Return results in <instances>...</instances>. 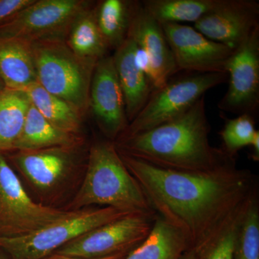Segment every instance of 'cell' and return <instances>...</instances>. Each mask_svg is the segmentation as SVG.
I'll return each mask as SVG.
<instances>
[{"label": "cell", "mask_w": 259, "mask_h": 259, "mask_svg": "<svg viewBox=\"0 0 259 259\" xmlns=\"http://www.w3.org/2000/svg\"><path fill=\"white\" fill-rule=\"evenodd\" d=\"M218 0H145L144 10L158 23L182 24L198 21Z\"/></svg>", "instance_id": "cell-24"}, {"label": "cell", "mask_w": 259, "mask_h": 259, "mask_svg": "<svg viewBox=\"0 0 259 259\" xmlns=\"http://www.w3.org/2000/svg\"><path fill=\"white\" fill-rule=\"evenodd\" d=\"M156 215L133 213L83 233L55 253L83 258L130 253L147 238Z\"/></svg>", "instance_id": "cell-9"}, {"label": "cell", "mask_w": 259, "mask_h": 259, "mask_svg": "<svg viewBox=\"0 0 259 259\" xmlns=\"http://www.w3.org/2000/svg\"><path fill=\"white\" fill-rule=\"evenodd\" d=\"M161 26L179 71L226 72L227 62L235 50L213 41L194 27L176 23Z\"/></svg>", "instance_id": "cell-11"}, {"label": "cell", "mask_w": 259, "mask_h": 259, "mask_svg": "<svg viewBox=\"0 0 259 259\" xmlns=\"http://www.w3.org/2000/svg\"><path fill=\"white\" fill-rule=\"evenodd\" d=\"M90 103L102 132L112 141L118 139L127 130L129 122L112 56L102 58L95 65Z\"/></svg>", "instance_id": "cell-13"}, {"label": "cell", "mask_w": 259, "mask_h": 259, "mask_svg": "<svg viewBox=\"0 0 259 259\" xmlns=\"http://www.w3.org/2000/svg\"><path fill=\"white\" fill-rule=\"evenodd\" d=\"M131 214L110 207L70 210L66 217L26 236L0 237V249L10 259H42L83 233Z\"/></svg>", "instance_id": "cell-5"}, {"label": "cell", "mask_w": 259, "mask_h": 259, "mask_svg": "<svg viewBox=\"0 0 259 259\" xmlns=\"http://www.w3.org/2000/svg\"><path fill=\"white\" fill-rule=\"evenodd\" d=\"M71 149L56 147L19 151L15 161L32 185L41 190H50L69 174L73 163Z\"/></svg>", "instance_id": "cell-16"}, {"label": "cell", "mask_w": 259, "mask_h": 259, "mask_svg": "<svg viewBox=\"0 0 259 259\" xmlns=\"http://www.w3.org/2000/svg\"><path fill=\"white\" fill-rule=\"evenodd\" d=\"M233 259H259L258 194L252 199L242 216Z\"/></svg>", "instance_id": "cell-25"}, {"label": "cell", "mask_w": 259, "mask_h": 259, "mask_svg": "<svg viewBox=\"0 0 259 259\" xmlns=\"http://www.w3.org/2000/svg\"><path fill=\"white\" fill-rule=\"evenodd\" d=\"M91 205L156 216L139 182L128 171L113 141L91 146L82 185L70 204V210Z\"/></svg>", "instance_id": "cell-3"}, {"label": "cell", "mask_w": 259, "mask_h": 259, "mask_svg": "<svg viewBox=\"0 0 259 259\" xmlns=\"http://www.w3.org/2000/svg\"><path fill=\"white\" fill-rule=\"evenodd\" d=\"M0 79L5 88L25 91L37 81L30 42L0 40Z\"/></svg>", "instance_id": "cell-17"}, {"label": "cell", "mask_w": 259, "mask_h": 259, "mask_svg": "<svg viewBox=\"0 0 259 259\" xmlns=\"http://www.w3.org/2000/svg\"><path fill=\"white\" fill-rule=\"evenodd\" d=\"M137 45L127 37L112 56L120 82L129 123L145 106L153 88L136 59Z\"/></svg>", "instance_id": "cell-15"}, {"label": "cell", "mask_w": 259, "mask_h": 259, "mask_svg": "<svg viewBox=\"0 0 259 259\" xmlns=\"http://www.w3.org/2000/svg\"><path fill=\"white\" fill-rule=\"evenodd\" d=\"M256 131L254 117L250 114H241L236 118L226 119L220 135L223 141L222 149L235 158L242 148L249 146Z\"/></svg>", "instance_id": "cell-26"}, {"label": "cell", "mask_w": 259, "mask_h": 259, "mask_svg": "<svg viewBox=\"0 0 259 259\" xmlns=\"http://www.w3.org/2000/svg\"><path fill=\"white\" fill-rule=\"evenodd\" d=\"M78 143L79 139L76 134L53 125L30 103L15 150L30 151L56 147L71 148Z\"/></svg>", "instance_id": "cell-19"}, {"label": "cell", "mask_w": 259, "mask_h": 259, "mask_svg": "<svg viewBox=\"0 0 259 259\" xmlns=\"http://www.w3.org/2000/svg\"><path fill=\"white\" fill-rule=\"evenodd\" d=\"M194 28L213 41L236 50L259 28V3L255 0H218Z\"/></svg>", "instance_id": "cell-12"}, {"label": "cell", "mask_w": 259, "mask_h": 259, "mask_svg": "<svg viewBox=\"0 0 259 259\" xmlns=\"http://www.w3.org/2000/svg\"><path fill=\"white\" fill-rule=\"evenodd\" d=\"M204 96L173 120L114 142L120 152L171 171L204 173L236 164L209 141Z\"/></svg>", "instance_id": "cell-2"}, {"label": "cell", "mask_w": 259, "mask_h": 259, "mask_svg": "<svg viewBox=\"0 0 259 259\" xmlns=\"http://www.w3.org/2000/svg\"><path fill=\"white\" fill-rule=\"evenodd\" d=\"M127 37L147 56L148 78L153 90L161 88L179 72L161 24L148 14L141 3L135 4Z\"/></svg>", "instance_id": "cell-14"}, {"label": "cell", "mask_w": 259, "mask_h": 259, "mask_svg": "<svg viewBox=\"0 0 259 259\" xmlns=\"http://www.w3.org/2000/svg\"><path fill=\"white\" fill-rule=\"evenodd\" d=\"M227 81L226 72L195 74L170 79L161 88L153 90L145 106L119 139L149 131L176 118L211 89Z\"/></svg>", "instance_id": "cell-6"}, {"label": "cell", "mask_w": 259, "mask_h": 259, "mask_svg": "<svg viewBox=\"0 0 259 259\" xmlns=\"http://www.w3.org/2000/svg\"><path fill=\"white\" fill-rule=\"evenodd\" d=\"M90 5L82 0H35L0 25V40L17 39L30 44L61 40Z\"/></svg>", "instance_id": "cell-7"}, {"label": "cell", "mask_w": 259, "mask_h": 259, "mask_svg": "<svg viewBox=\"0 0 259 259\" xmlns=\"http://www.w3.org/2000/svg\"><path fill=\"white\" fill-rule=\"evenodd\" d=\"M30 106L25 91L5 88L0 93V153L15 150Z\"/></svg>", "instance_id": "cell-20"}, {"label": "cell", "mask_w": 259, "mask_h": 259, "mask_svg": "<svg viewBox=\"0 0 259 259\" xmlns=\"http://www.w3.org/2000/svg\"><path fill=\"white\" fill-rule=\"evenodd\" d=\"M31 45L39 84L80 112L85 110L90 103V85L97 61L80 59L59 39Z\"/></svg>", "instance_id": "cell-4"}, {"label": "cell", "mask_w": 259, "mask_h": 259, "mask_svg": "<svg viewBox=\"0 0 259 259\" xmlns=\"http://www.w3.org/2000/svg\"><path fill=\"white\" fill-rule=\"evenodd\" d=\"M35 0H0V25Z\"/></svg>", "instance_id": "cell-28"}, {"label": "cell", "mask_w": 259, "mask_h": 259, "mask_svg": "<svg viewBox=\"0 0 259 259\" xmlns=\"http://www.w3.org/2000/svg\"><path fill=\"white\" fill-rule=\"evenodd\" d=\"M0 259H10L9 257L5 254L4 252H3L1 249H0Z\"/></svg>", "instance_id": "cell-32"}, {"label": "cell", "mask_w": 259, "mask_h": 259, "mask_svg": "<svg viewBox=\"0 0 259 259\" xmlns=\"http://www.w3.org/2000/svg\"><path fill=\"white\" fill-rule=\"evenodd\" d=\"M189 250L183 234L157 214L146 240L123 259H182Z\"/></svg>", "instance_id": "cell-18"}, {"label": "cell", "mask_w": 259, "mask_h": 259, "mask_svg": "<svg viewBox=\"0 0 259 259\" xmlns=\"http://www.w3.org/2000/svg\"><path fill=\"white\" fill-rule=\"evenodd\" d=\"M136 2L104 0L95 8V18L108 49L116 50L127 37Z\"/></svg>", "instance_id": "cell-22"}, {"label": "cell", "mask_w": 259, "mask_h": 259, "mask_svg": "<svg viewBox=\"0 0 259 259\" xmlns=\"http://www.w3.org/2000/svg\"><path fill=\"white\" fill-rule=\"evenodd\" d=\"M246 208L235 218L212 241L195 251V259H233L237 233L242 216Z\"/></svg>", "instance_id": "cell-27"}, {"label": "cell", "mask_w": 259, "mask_h": 259, "mask_svg": "<svg viewBox=\"0 0 259 259\" xmlns=\"http://www.w3.org/2000/svg\"><path fill=\"white\" fill-rule=\"evenodd\" d=\"M225 71L228 88L218 108L238 115H253L259 105V28L234 51Z\"/></svg>", "instance_id": "cell-10"}, {"label": "cell", "mask_w": 259, "mask_h": 259, "mask_svg": "<svg viewBox=\"0 0 259 259\" xmlns=\"http://www.w3.org/2000/svg\"><path fill=\"white\" fill-rule=\"evenodd\" d=\"M30 103L53 125L76 134L81 125L80 111L74 105L42 88L38 82L25 90Z\"/></svg>", "instance_id": "cell-21"}, {"label": "cell", "mask_w": 259, "mask_h": 259, "mask_svg": "<svg viewBox=\"0 0 259 259\" xmlns=\"http://www.w3.org/2000/svg\"><path fill=\"white\" fill-rule=\"evenodd\" d=\"M250 147V158L253 161H259V131H255L254 136L252 139L249 146Z\"/></svg>", "instance_id": "cell-30"}, {"label": "cell", "mask_w": 259, "mask_h": 259, "mask_svg": "<svg viewBox=\"0 0 259 259\" xmlns=\"http://www.w3.org/2000/svg\"><path fill=\"white\" fill-rule=\"evenodd\" d=\"M69 212L34 202L0 153V237L26 236Z\"/></svg>", "instance_id": "cell-8"}, {"label": "cell", "mask_w": 259, "mask_h": 259, "mask_svg": "<svg viewBox=\"0 0 259 259\" xmlns=\"http://www.w3.org/2000/svg\"><path fill=\"white\" fill-rule=\"evenodd\" d=\"M3 81H2L1 79H0V93H1V92L3 91V90L5 89L3 88Z\"/></svg>", "instance_id": "cell-33"}, {"label": "cell", "mask_w": 259, "mask_h": 259, "mask_svg": "<svg viewBox=\"0 0 259 259\" xmlns=\"http://www.w3.org/2000/svg\"><path fill=\"white\" fill-rule=\"evenodd\" d=\"M67 46L80 59L97 61L108 51L95 18V10L80 15L69 29Z\"/></svg>", "instance_id": "cell-23"}, {"label": "cell", "mask_w": 259, "mask_h": 259, "mask_svg": "<svg viewBox=\"0 0 259 259\" xmlns=\"http://www.w3.org/2000/svg\"><path fill=\"white\" fill-rule=\"evenodd\" d=\"M129 253H121L117 254L110 255V256L103 257V258H79V257L71 256V255H67L61 254V253H54L52 254L48 255L45 258L42 259H123L126 255Z\"/></svg>", "instance_id": "cell-29"}, {"label": "cell", "mask_w": 259, "mask_h": 259, "mask_svg": "<svg viewBox=\"0 0 259 259\" xmlns=\"http://www.w3.org/2000/svg\"><path fill=\"white\" fill-rule=\"evenodd\" d=\"M196 252L193 249L189 250L184 255L182 259H195Z\"/></svg>", "instance_id": "cell-31"}, {"label": "cell", "mask_w": 259, "mask_h": 259, "mask_svg": "<svg viewBox=\"0 0 259 259\" xmlns=\"http://www.w3.org/2000/svg\"><path fill=\"white\" fill-rule=\"evenodd\" d=\"M118 152L156 214L178 229L195 251L212 241L258 194L256 177L236 164L188 173Z\"/></svg>", "instance_id": "cell-1"}]
</instances>
